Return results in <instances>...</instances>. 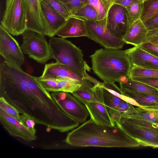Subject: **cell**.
Wrapping results in <instances>:
<instances>
[{
  "instance_id": "1",
  "label": "cell",
  "mask_w": 158,
  "mask_h": 158,
  "mask_svg": "<svg viewBox=\"0 0 158 158\" xmlns=\"http://www.w3.org/2000/svg\"><path fill=\"white\" fill-rule=\"evenodd\" d=\"M64 141L76 147L131 148L140 145L119 124L101 125L91 119L68 133Z\"/></svg>"
},
{
  "instance_id": "2",
  "label": "cell",
  "mask_w": 158,
  "mask_h": 158,
  "mask_svg": "<svg viewBox=\"0 0 158 158\" xmlns=\"http://www.w3.org/2000/svg\"><path fill=\"white\" fill-rule=\"evenodd\" d=\"M90 57L94 73L104 82H119L132 66L125 50L111 48L96 50Z\"/></svg>"
},
{
  "instance_id": "3",
  "label": "cell",
  "mask_w": 158,
  "mask_h": 158,
  "mask_svg": "<svg viewBox=\"0 0 158 158\" xmlns=\"http://www.w3.org/2000/svg\"><path fill=\"white\" fill-rule=\"evenodd\" d=\"M48 43L52 58L56 61L67 66L83 79L86 71H90L82 51L69 41L53 36Z\"/></svg>"
},
{
  "instance_id": "4",
  "label": "cell",
  "mask_w": 158,
  "mask_h": 158,
  "mask_svg": "<svg viewBox=\"0 0 158 158\" xmlns=\"http://www.w3.org/2000/svg\"><path fill=\"white\" fill-rule=\"evenodd\" d=\"M140 145L158 148V122L123 117L119 124Z\"/></svg>"
},
{
  "instance_id": "5",
  "label": "cell",
  "mask_w": 158,
  "mask_h": 158,
  "mask_svg": "<svg viewBox=\"0 0 158 158\" xmlns=\"http://www.w3.org/2000/svg\"><path fill=\"white\" fill-rule=\"evenodd\" d=\"M1 24L12 35H22L27 28L24 0H6Z\"/></svg>"
},
{
  "instance_id": "6",
  "label": "cell",
  "mask_w": 158,
  "mask_h": 158,
  "mask_svg": "<svg viewBox=\"0 0 158 158\" xmlns=\"http://www.w3.org/2000/svg\"><path fill=\"white\" fill-rule=\"evenodd\" d=\"M21 48L23 54L38 63L44 64L52 59L48 43L45 35L36 31L26 29L22 34Z\"/></svg>"
},
{
  "instance_id": "7",
  "label": "cell",
  "mask_w": 158,
  "mask_h": 158,
  "mask_svg": "<svg viewBox=\"0 0 158 158\" xmlns=\"http://www.w3.org/2000/svg\"><path fill=\"white\" fill-rule=\"evenodd\" d=\"M107 17L95 21L85 20L87 30L86 37L104 48L120 49L126 44L123 40L111 35L106 27Z\"/></svg>"
},
{
  "instance_id": "8",
  "label": "cell",
  "mask_w": 158,
  "mask_h": 158,
  "mask_svg": "<svg viewBox=\"0 0 158 158\" xmlns=\"http://www.w3.org/2000/svg\"><path fill=\"white\" fill-rule=\"evenodd\" d=\"M50 94L61 108L80 123L85 122L89 115L85 105L72 93L57 91Z\"/></svg>"
},
{
  "instance_id": "9",
  "label": "cell",
  "mask_w": 158,
  "mask_h": 158,
  "mask_svg": "<svg viewBox=\"0 0 158 158\" xmlns=\"http://www.w3.org/2000/svg\"><path fill=\"white\" fill-rule=\"evenodd\" d=\"M0 54L10 63L21 65L24 62L25 57L18 42L1 24Z\"/></svg>"
},
{
  "instance_id": "10",
  "label": "cell",
  "mask_w": 158,
  "mask_h": 158,
  "mask_svg": "<svg viewBox=\"0 0 158 158\" xmlns=\"http://www.w3.org/2000/svg\"><path fill=\"white\" fill-rule=\"evenodd\" d=\"M106 27L111 35L123 40L129 29L126 8L116 4L112 5L107 15Z\"/></svg>"
},
{
  "instance_id": "11",
  "label": "cell",
  "mask_w": 158,
  "mask_h": 158,
  "mask_svg": "<svg viewBox=\"0 0 158 158\" xmlns=\"http://www.w3.org/2000/svg\"><path fill=\"white\" fill-rule=\"evenodd\" d=\"M27 16V29L46 36L44 21L41 0H24Z\"/></svg>"
},
{
  "instance_id": "12",
  "label": "cell",
  "mask_w": 158,
  "mask_h": 158,
  "mask_svg": "<svg viewBox=\"0 0 158 158\" xmlns=\"http://www.w3.org/2000/svg\"><path fill=\"white\" fill-rule=\"evenodd\" d=\"M0 121L3 128L11 136L28 141L35 140V134L31 132L22 122L0 109Z\"/></svg>"
},
{
  "instance_id": "13",
  "label": "cell",
  "mask_w": 158,
  "mask_h": 158,
  "mask_svg": "<svg viewBox=\"0 0 158 158\" xmlns=\"http://www.w3.org/2000/svg\"><path fill=\"white\" fill-rule=\"evenodd\" d=\"M81 86L72 94L84 104L85 102H96L105 103L102 83L94 85L89 81L83 79Z\"/></svg>"
},
{
  "instance_id": "14",
  "label": "cell",
  "mask_w": 158,
  "mask_h": 158,
  "mask_svg": "<svg viewBox=\"0 0 158 158\" xmlns=\"http://www.w3.org/2000/svg\"><path fill=\"white\" fill-rule=\"evenodd\" d=\"M41 4L44 18L46 36H54L65 23L66 19L44 0Z\"/></svg>"
},
{
  "instance_id": "15",
  "label": "cell",
  "mask_w": 158,
  "mask_h": 158,
  "mask_svg": "<svg viewBox=\"0 0 158 158\" xmlns=\"http://www.w3.org/2000/svg\"><path fill=\"white\" fill-rule=\"evenodd\" d=\"M132 66L158 70V58L142 49L140 46L125 50Z\"/></svg>"
},
{
  "instance_id": "16",
  "label": "cell",
  "mask_w": 158,
  "mask_h": 158,
  "mask_svg": "<svg viewBox=\"0 0 158 158\" xmlns=\"http://www.w3.org/2000/svg\"><path fill=\"white\" fill-rule=\"evenodd\" d=\"M41 77H60L69 79L77 83H81L83 78L66 65L56 61L46 64Z\"/></svg>"
},
{
  "instance_id": "17",
  "label": "cell",
  "mask_w": 158,
  "mask_h": 158,
  "mask_svg": "<svg viewBox=\"0 0 158 158\" xmlns=\"http://www.w3.org/2000/svg\"><path fill=\"white\" fill-rule=\"evenodd\" d=\"M87 30L85 20L74 16L66 19L56 34L61 37L86 36Z\"/></svg>"
},
{
  "instance_id": "18",
  "label": "cell",
  "mask_w": 158,
  "mask_h": 158,
  "mask_svg": "<svg viewBox=\"0 0 158 158\" xmlns=\"http://www.w3.org/2000/svg\"><path fill=\"white\" fill-rule=\"evenodd\" d=\"M123 94L131 93L150 94L158 96L157 89L147 84L134 80L128 76L120 79L119 83Z\"/></svg>"
},
{
  "instance_id": "19",
  "label": "cell",
  "mask_w": 158,
  "mask_h": 158,
  "mask_svg": "<svg viewBox=\"0 0 158 158\" xmlns=\"http://www.w3.org/2000/svg\"><path fill=\"white\" fill-rule=\"evenodd\" d=\"M90 119L95 123L101 125L114 126L116 123L110 116L105 103L96 102H85Z\"/></svg>"
},
{
  "instance_id": "20",
  "label": "cell",
  "mask_w": 158,
  "mask_h": 158,
  "mask_svg": "<svg viewBox=\"0 0 158 158\" xmlns=\"http://www.w3.org/2000/svg\"><path fill=\"white\" fill-rule=\"evenodd\" d=\"M148 32L143 22L139 19L130 26L123 40L126 44L140 46L143 43Z\"/></svg>"
},
{
  "instance_id": "21",
  "label": "cell",
  "mask_w": 158,
  "mask_h": 158,
  "mask_svg": "<svg viewBox=\"0 0 158 158\" xmlns=\"http://www.w3.org/2000/svg\"><path fill=\"white\" fill-rule=\"evenodd\" d=\"M103 89L104 102L109 114L115 123L119 124L121 118L118 112V107L123 100Z\"/></svg>"
},
{
  "instance_id": "22",
  "label": "cell",
  "mask_w": 158,
  "mask_h": 158,
  "mask_svg": "<svg viewBox=\"0 0 158 158\" xmlns=\"http://www.w3.org/2000/svg\"><path fill=\"white\" fill-rule=\"evenodd\" d=\"M135 108V113L127 117L153 123L158 122V107L138 106Z\"/></svg>"
},
{
  "instance_id": "23",
  "label": "cell",
  "mask_w": 158,
  "mask_h": 158,
  "mask_svg": "<svg viewBox=\"0 0 158 158\" xmlns=\"http://www.w3.org/2000/svg\"><path fill=\"white\" fill-rule=\"evenodd\" d=\"M135 102L139 106L158 107V96L141 94L125 93L123 94Z\"/></svg>"
},
{
  "instance_id": "24",
  "label": "cell",
  "mask_w": 158,
  "mask_h": 158,
  "mask_svg": "<svg viewBox=\"0 0 158 158\" xmlns=\"http://www.w3.org/2000/svg\"><path fill=\"white\" fill-rule=\"evenodd\" d=\"M158 15V0H147L143 2L140 19L143 22Z\"/></svg>"
},
{
  "instance_id": "25",
  "label": "cell",
  "mask_w": 158,
  "mask_h": 158,
  "mask_svg": "<svg viewBox=\"0 0 158 158\" xmlns=\"http://www.w3.org/2000/svg\"><path fill=\"white\" fill-rule=\"evenodd\" d=\"M88 2L96 10L98 20L107 17L109 9L114 3L109 0H88Z\"/></svg>"
},
{
  "instance_id": "26",
  "label": "cell",
  "mask_w": 158,
  "mask_h": 158,
  "mask_svg": "<svg viewBox=\"0 0 158 158\" xmlns=\"http://www.w3.org/2000/svg\"><path fill=\"white\" fill-rule=\"evenodd\" d=\"M143 2L133 4L126 8L129 29L133 23L140 19Z\"/></svg>"
},
{
  "instance_id": "27",
  "label": "cell",
  "mask_w": 158,
  "mask_h": 158,
  "mask_svg": "<svg viewBox=\"0 0 158 158\" xmlns=\"http://www.w3.org/2000/svg\"><path fill=\"white\" fill-rule=\"evenodd\" d=\"M53 78L55 80L58 91H63L72 94L81 85V83L78 84L68 79L60 77Z\"/></svg>"
},
{
  "instance_id": "28",
  "label": "cell",
  "mask_w": 158,
  "mask_h": 158,
  "mask_svg": "<svg viewBox=\"0 0 158 158\" xmlns=\"http://www.w3.org/2000/svg\"><path fill=\"white\" fill-rule=\"evenodd\" d=\"M128 76L131 78L139 77L158 78V70L145 69L132 66Z\"/></svg>"
},
{
  "instance_id": "29",
  "label": "cell",
  "mask_w": 158,
  "mask_h": 158,
  "mask_svg": "<svg viewBox=\"0 0 158 158\" xmlns=\"http://www.w3.org/2000/svg\"><path fill=\"white\" fill-rule=\"evenodd\" d=\"M73 16L85 20H98L96 10L89 3L81 8Z\"/></svg>"
},
{
  "instance_id": "30",
  "label": "cell",
  "mask_w": 158,
  "mask_h": 158,
  "mask_svg": "<svg viewBox=\"0 0 158 158\" xmlns=\"http://www.w3.org/2000/svg\"><path fill=\"white\" fill-rule=\"evenodd\" d=\"M60 14L66 19L71 16L62 0H44Z\"/></svg>"
},
{
  "instance_id": "31",
  "label": "cell",
  "mask_w": 158,
  "mask_h": 158,
  "mask_svg": "<svg viewBox=\"0 0 158 158\" xmlns=\"http://www.w3.org/2000/svg\"><path fill=\"white\" fill-rule=\"evenodd\" d=\"M70 12L73 15L79 9L89 3L88 0H62Z\"/></svg>"
},
{
  "instance_id": "32",
  "label": "cell",
  "mask_w": 158,
  "mask_h": 158,
  "mask_svg": "<svg viewBox=\"0 0 158 158\" xmlns=\"http://www.w3.org/2000/svg\"><path fill=\"white\" fill-rule=\"evenodd\" d=\"M0 109L22 122L20 113L18 111L14 106L8 103L2 97H0Z\"/></svg>"
},
{
  "instance_id": "33",
  "label": "cell",
  "mask_w": 158,
  "mask_h": 158,
  "mask_svg": "<svg viewBox=\"0 0 158 158\" xmlns=\"http://www.w3.org/2000/svg\"><path fill=\"white\" fill-rule=\"evenodd\" d=\"M20 118L23 124L31 132L36 134V130L35 128L36 123L34 120L28 115L25 114L20 115Z\"/></svg>"
},
{
  "instance_id": "34",
  "label": "cell",
  "mask_w": 158,
  "mask_h": 158,
  "mask_svg": "<svg viewBox=\"0 0 158 158\" xmlns=\"http://www.w3.org/2000/svg\"><path fill=\"white\" fill-rule=\"evenodd\" d=\"M140 47L143 50L158 58V45L148 41L143 43Z\"/></svg>"
},
{
  "instance_id": "35",
  "label": "cell",
  "mask_w": 158,
  "mask_h": 158,
  "mask_svg": "<svg viewBox=\"0 0 158 158\" xmlns=\"http://www.w3.org/2000/svg\"><path fill=\"white\" fill-rule=\"evenodd\" d=\"M131 79L143 83L158 89V78L139 77Z\"/></svg>"
},
{
  "instance_id": "36",
  "label": "cell",
  "mask_w": 158,
  "mask_h": 158,
  "mask_svg": "<svg viewBox=\"0 0 158 158\" xmlns=\"http://www.w3.org/2000/svg\"><path fill=\"white\" fill-rule=\"evenodd\" d=\"M143 23L148 31L158 28V15Z\"/></svg>"
},
{
  "instance_id": "37",
  "label": "cell",
  "mask_w": 158,
  "mask_h": 158,
  "mask_svg": "<svg viewBox=\"0 0 158 158\" xmlns=\"http://www.w3.org/2000/svg\"><path fill=\"white\" fill-rule=\"evenodd\" d=\"M114 3L121 5L125 8L133 4L141 2L143 0H109Z\"/></svg>"
},
{
  "instance_id": "38",
  "label": "cell",
  "mask_w": 158,
  "mask_h": 158,
  "mask_svg": "<svg viewBox=\"0 0 158 158\" xmlns=\"http://www.w3.org/2000/svg\"><path fill=\"white\" fill-rule=\"evenodd\" d=\"M158 35V28L153 30L148 31L143 43L149 41L152 38Z\"/></svg>"
},
{
  "instance_id": "39",
  "label": "cell",
  "mask_w": 158,
  "mask_h": 158,
  "mask_svg": "<svg viewBox=\"0 0 158 158\" xmlns=\"http://www.w3.org/2000/svg\"><path fill=\"white\" fill-rule=\"evenodd\" d=\"M149 41L152 43L158 45V35L155 36Z\"/></svg>"
},
{
  "instance_id": "40",
  "label": "cell",
  "mask_w": 158,
  "mask_h": 158,
  "mask_svg": "<svg viewBox=\"0 0 158 158\" xmlns=\"http://www.w3.org/2000/svg\"><path fill=\"white\" fill-rule=\"evenodd\" d=\"M144 0V1H146V0Z\"/></svg>"
},
{
  "instance_id": "41",
  "label": "cell",
  "mask_w": 158,
  "mask_h": 158,
  "mask_svg": "<svg viewBox=\"0 0 158 158\" xmlns=\"http://www.w3.org/2000/svg\"><path fill=\"white\" fill-rule=\"evenodd\" d=\"M157 89V90H158V89Z\"/></svg>"
}]
</instances>
